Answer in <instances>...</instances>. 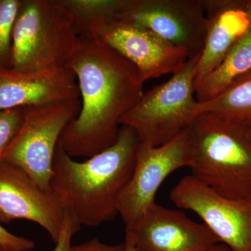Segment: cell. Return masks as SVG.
I'll use <instances>...</instances> for the list:
<instances>
[{
    "mask_svg": "<svg viewBox=\"0 0 251 251\" xmlns=\"http://www.w3.org/2000/svg\"><path fill=\"white\" fill-rule=\"evenodd\" d=\"M0 247L14 251H31L35 244L31 239L11 233L0 224Z\"/></svg>",
    "mask_w": 251,
    "mask_h": 251,
    "instance_id": "cell-21",
    "label": "cell"
},
{
    "mask_svg": "<svg viewBox=\"0 0 251 251\" xmlns=\"http://www.w3.org/2000/svg\"><path fill=\"white\" fill-rule=\"evenodd\" d=\"M80 99L46 106L25 107L21 128L1 158L22 168L43 190L50 191L52 163L63 130L78 115Z\"/></svg>",
    "mask_w": 251,
    "mask_h": 251,
    "instance_id": "cell-6",
    "label": "cell"
},
{
    "mask_svg": "<svg viewBox=\"0 0 251 251\" xmlns=\"http://www.w3.org/2000/svg\"><path fill=\"white\" fill-rule=\"evenodd\" d=\"M0 251H14L9 250V249H5V248H4V247H0Z\"/></svg>",
    "mask_w": 251,
    "mask_h": 251,
    "instance_id": "cell-26",
    "label": "cell"
},
{
    "mask_svg": "<svg viewBox=\"0 0 251 251\" xmlns=\"http://www.w3.org/2000/svg\"><path fill=\"white\" fill-rule=\"evenodd\" d=\"M65 67L76 76L82 101L59 142L72 158H88L117 141L120 120L141 98L144 83L135 66L100 39H81Z\"/></svg>",
    "mask_w": 251,
    "mask_h": 251,
    "instance_id": "cell-1",
    "label": "cell"
},
{
    "mask_svg": "<svg viewBox=\"0 0 251 251\" xmlns=\"http://www.w3.org/2000/svg\"><path fill=\"white\" fill-rule=\"evenodd\" d=\"M201 54L188 59L169 80L143 94L122 117L120 125L133 128L139 144L161 146L193 125L198 103L195 70Z\"/></svg>",
    "mask_w": 251,
    "mask_h": 251,
    "instance_id": "cell-5",
    "label": "cell"
},
{
    "mask_svg": "<svg viewBox=\"0 0 251 251\" xmlns=\"http://www.w3.org/2000/svg\"><path fill=\"white\" fill-rule=\"evenodd\" d=\"M99 39L131 62L145 82L179 72L189 59L184 50L172 45L146 28L115 21Z\"/></svg>",
    "mask_w": 251,
    "mask_h": 251,
    "instance_id": "cell-12",
    "label": "cell"
},
{
    "mask_svg": "<svg viewBox=\"0 0 251 251\" xmlns=\"http://www.w3.org/2000/svg\"><path fill=\"white\" fill-rule=\"evenodd\" d=\"M209 251H231L229 250V248L226 247L224 244H216V245L214 246L212 249H211Z\"/></svg>",
    "mask_w": 251,
    "mask_h": 251,
    "instance_id": "cell-23",
    "label": "cell"
},
{
    "mask_svg": "<svg viewBox=\"0 0 251 251\" xmlns=\"http://www.w3.org/2000/svg\"><path fill=\"white\" fill-rule=\"evenodd\" d=\"M138 146L135 130L121 126L115 144L79 162L64 151L59 140L50 191L80 226L96 227L118 216L117 201L133 174Z\"/></svg>",
    "mask_w": 251,
    "mask_h": 251,
    "instance_id": "cell-2",
    "label": "cell"
},
{
    "mask_svg": "<svg viewBox=\"0 0 251 251\" xmlns=\"http://www.w3.org/2000/svg\"><path fill=\"white\" fill-rule=\"evenodd\" d=\"M245 9L251 23V0H245Z\"/></svg>",
    "mask_w": 251,
    "mask_h": 251,
    "instance_id": "cell-24",
    "label": "cell"
},
{
    "mask_svg": "<svg viewBox=\"0 0 251 251\" xmlns=\"http://www.w3.org/2000/svg\"><path fill=\"white\" fill-rule=\"evenodd\" d=\"M251 70V25L234 44L226 58L196 90L198 103L207 101L221 93L238 77Z\"/></svg>",
    "mask_w": 251,
    "mask_h": 251,
    "instance_id": "cell-17",
    "label": "cell"
},
{
    "mask_svg": "<svg viewBox=\"0 0 251 251\" xmlns=\"http://www.w3.org/2000/svg\"><path fill=\"white\" fill-rule=\"evenodd\" d=\"M192 149L190 128L161 146L139 144L133 174L117 201L118 215L125 225V237L133 233L156 203L157 191L165 179L176 170L189 168Z\"/></svg>",
    "mask_w": 251,
    "mask_h": 251,
    "instance_id": "cell-7",
    "label": "cell"
},
{
    "mask_svg": "<svg viewBox=\"0 0 251 251\" xmlns=\"http://www.w3.org/2000/svg\"><path fill=\"white\" fill-rule=\"evenodd\" d=\"M79 99L76 76L66 67L27 73L0 69V110L46 106Z\"/></svg>",
    "mask_w": 251,
    "mask_h": 251,
    "instance_id": "cell-13",
    "label": "cell"
},
{
    "mask_svg": "<svg viewBox=\"0 0 251 251\" xmlns=\"http://www.w3.org/2000/svg\"><path fill=\"white\" fill-rule=\"evenodd\" d=\"M245 128L247 130L248 134H249V137H250L251 139V125L249 126L245 127Z\"/></svg>",
    "mask_w": 251,
    "mask_h": 251,
    "instance_id": "cell-25",
    "label": "cell"
},
{
    "mask_svg": "<svg viewBox=\"0 0 251 251\" xmlns=\"http://www.w3.org/2000/svg\"><path fill=\"white\" fill-rule=\"evenodd\" d=\"M215 115L244 127L251 125V70L238 77L214 98L198 103L196 117Z\"/></svg>",
    "mask_w": 251,
    "mask_h": 251,
    "instance_id": "cell-16",
    "label": "cell"
},
{
    "mask_svg": "<svg viewBox=\"0 0 251 251\" xmlns=\"http://www.w3.org/2000/svg\"><path fill=\"white\" fill-rule=\"evenodd\" d=\"M80 227V224L74 216L69 211H65L62 231L58 240L55 243V247L52 251H72L73 236L78 232Z\"/></svg>",
    "mask_w": 251,
    "mask_h": 251,
    "instance_id": "cell-20",
    "label": "cell"
},
{
    "mask_svg": "<svg viewBox=\"0 0 251 251\" xmlns=\"http://www.w3.org/2000/svg\"><path fill=\"white\" fill-rule=\"evenodd\" d=\"M21 0H0V69H11V39Z\"/></svg>",
    "mask_w": 251,
    "mask_h": 251,
    "instance_id": "cell-18",
    "label": "cell"
},
{
    "mask_svg": "<svg viewBox=\"0 0 251 251\" xmlns=\"http://www.w3.org/2000/svg\"><path fill=\"white\" fill-rule=\"evenodd\" d=\"M117 20L152 31L184 50L189 59L201 54L204 47V0H126Z\"/></svg>",
    "mask_w": 251,
    "mask_h": 251,
    "instance_id": "cell-9",
    "label": "cell"
},
{
    "mask_svg": "<svg viewBox=\"0 0 251 251\" xmlns=\"http://www.w3.org/2000/svg\"><path fill=\"white\" fill-rule=\"evenodd\" d=\"M24 116L23 108L0 110V158L21 128Z\"/></svg>",
    "mask_w": 251,
    "mask_h": 251,
    "instance_id": "cell-19",
    "label": "cell"
},
{
    "mask_svg": "<svg viewBox=\"0 0 251 251\" xmlns=\"http://www.w3.org/2000/svg\"><path fill=\"white\" fill-rule=\"evenodd\" d=\"M219 243L205 224L156 202L124 244L125 251H209Z\"/></svg>",
    "mask_w": 251,
    "mask_h": 251,
    "instance_id": "cell-11",
    "label": "cell"
},
{
    "mask_svg": "<svg viewBox=\"0 0 251 251\" xmlns=\"http://www.w3.org/2000/svg\"><path fill=\"white\" fill-rule=\"evenodd\" d=\"M81 39L58 0H21L11 39V70L27 73L65 67Z\"/></svg>",
    "mask_w": 251,
    "mask_h": 251,
    "instance_id": "cell-4",
    "label": "cell"
},
{
    "mask_svg": "<svg viewBox=\"0 0 251 251\" xmlns=\"http://www.w3.org/2000/svg\"><path fill=\"white\" fill-rule=\"evenodd\" d=\"M64 214L52 191L43 190L22 168L0 158V224L16 219L36 223L55 244Z\"/></svg>",
    "mask_w": 251,
    "mask_h": 251,
    "instance_id": "cell-10",
    "label": "cell"
},
{
    "mask_svg": "<svg viewBox=\"0 0 251 251\" xmlns=\"http://www.w3.org/2000/svg\"><path fill=\"white\" fill-rule=\"evenodd\" d=\"M170 197L177 207L197 214L231 251H251V197H224L192 175L180 179Z\"/></svg>",
    "mask_w": 251,
    "mask_h": 251,
    "instance_id": "cell-8",
    "label": "cell"
},
{
    "mask_svg": "<svg viewBox=\"0 0 251 251\" xmlns=\"http://www.w3.org/2000/svg\"><path fill=\"white\" fill-rule=\"evenodd\" d=\"M72 251H125V246L124 243L110 245L95 237L79 245L73 246Z\"/></svg>",
    "mask_w": 251,
    "mask_h": 251,
    "instance_id": "cell-22",
    "label": "cell"
},
{
    "mask_svg": "<svg viewBox=\"0 0 251 251\" xmlns=\"http://www.w3.org/2000/svg\"><path fill=\"white\" fill-rule=\"evenodd\" d=\"M67 10L81 39H99L104 29L117 21L126 0H58Z\"/></svg>",
    "mask_w": 251,
    "mask_h": 251,
    "instance_id": "cell-15",
    "label": "cell"
},
{
    "mask_svg": "<svg viewBox=\"0 0 251 251\" xmlns=\"http://www.w3.org/2000/svg\"><path fill=\"white\" fill-rule=\"evenodd\" d=\"M206 32L195 70V87L226 58L236 42L251 27L245 0H204Z\"/></svg>",
    "mask_w": 251,
    "mask_h": 251,
    "instance_id": "cell-14",
    "label": "cell"
},
{
    "mask_svg": "<svg viewBox=\"0 0 251 251\" xmlns=\"http://www.w3.org/2000/svg\"><path fill=\"white\" fill-rule=\"evenodd\" d=\"M190 129L192 175L224 197H251V139L245 127L202 114Z\"/></svg>",
    "mask_w": 251,
    "mask_h": 251,
    "instance_id": "cell-3",
    "label": "cell"
}]
</instances>
